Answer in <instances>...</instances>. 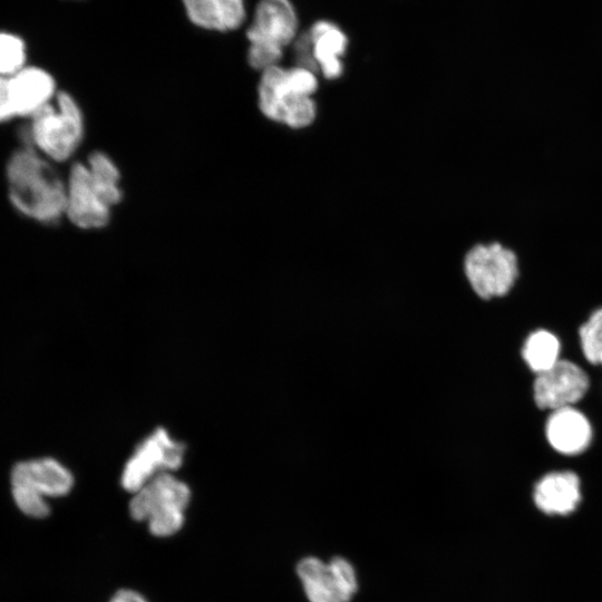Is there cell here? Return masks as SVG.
I'll list each match as a JSON object with an SVG mask.
<instances>
[{
    "label": "cell",
    "mask_w": 602,
    "mask_h": 602,
    "mask_svg": "<svg viewBox=\"0 0 602 602\" xmlns=\"http://www.w3.org/2000/svg\"><path fill=\"white\" fill-rule=\"evenodd\" d=\"M6 176L9 200L25 216L51 225L66 215V182L35 148L14 152L7 163Z\"/></svg>",
    "instance_id": "cell-1"
},
{
    "label": "cell",
    "mask_w": 602,
    "mask_h": 602,
    "mask_svg": "<svg viewBox=\"0 0 602 602\" xmlns=\"http://www.w3.org/2000/svg\"><path fill=\"white\" fill-rule=\"evenodd\" d=\"M317 89L315 71L300 66H273L261 71L256 89L258 107L266 119L292 129H302L317 117V105L312 98Z\"/></svg>",
    "instance_id": "cell-2"
},
{
    "label": "cell",
    "mask_w": 602,
    "mask_h": 602,
    "mask_svg": "<svg viewBox=\"0 0 602 602\" xmlns=\"http://www.w3.org/2000/svg\"><path fill=\"white\" fill-rule=\"evenodd\" d=\"M191 497L185 482L173 473H163L132 494L129 515L145 523L153 536L171 537L183 528Z\"/></svg>",
    "instance_id": "cell-3"
},
{
    "label": "cell",
    "mask_w": 602,
    "mask_h": 602,
    "mask_svg": "<svg viewBox=\"0 0 602 602\" xmlns=\"http://www.w3.org/2000/svg\"><path fill=\"white\" fill-rule=\"evenodd\" d=\"M299 18L290 0H259L246 29V61L258 71L280 65L284 48L298 37Z\"/></svg>",
    "instance_id": "cell-4"
},
{
    "label": "cell",
    "mask_w": 602,
    "mask_h": 602,
    "mask_svg": "<svg viewBox=\"0 0 602 602\" xmlns=\"http://www.w3.org/2000/svg\"><path fill=\"white\" fill-rule=\"evenodd\" d=\"M56 105L51 103L31 118L30 138L46 158L61 163L68 161L85 137V117L77 100L67 91H58Z\"/></svg>",
    "instance_id": "cell-5"
},
{
    "label": "cell",
    "mask_w": 602,
    "mask_h": 602,
    "mask_svg": "<svg viewBox=\"0 0 602 602\" xmlns=\"http://www.w3.org/2000/svg\"><path fill=\"white\" fill-rule=\"evenodd\" d=\"M72 486L70 470L54 458L20 462L12 468L13 499L19 509L30 517H46L50 508L45 497L65 496Z\"/></svg>",
    "instance_id": "cell-6"
},
{
    "label": "cell",
    "mask_w": 602,
    "mask_h": 602,
    "mask_svg": "<svg viewBox=\"0 0 602 602\" xmlns=\"http://www.w3.org/2000/svg\"><path fill=\"white\" fill-rule=\"evenodd\" d=\"M463 271L478 298H503L518 279V259L512 249L499 242L478 243L465 254Z\"/></svg>",
    "instance_id": "cell-7"
},
{
    "label": "cell",
    "mask_w": 602,
    "mask_h": 602,
    "mask_svg": "<svg viewBox=\"0 0 602 602\" xmlns=\"http://www.w3.org/2000/svg\"><path fill=\"white\" fill-rule=\"evenodd\" d=\"M184 445L166 429L157 428L144 438L127 459L122 475V487L133 494L163 473H174L184 460Z\"/></svg>",
    "instance_id": "cell-8"
},
{
    "label": "cell",
    "mask_w": 602,
    "mask_h": 602,
    "mask_svg": "<svg viewBox=\"0 0 602 602\" xmlns=\"http://www.w3.org/2000/svg\"><path fill=\"white\" fill-rule=\"evenodd\" d=\"M297 573L310 602H349L358 589L355 569L343 557H333L329 563L304 557Z\"/></svg>",
    "instance_id": "cell-9"
},
{
    "label": "cell",
    "mask_w": 602,
    "mask_h": 602,
    "mask_svg": "<svg viewBox=\"0 0 602 602\" xmlns=\"http://www.w3.org/2000/svg\"><path fill=\"white\" fill-rule=\"evenodd\" d=\"M66 217L78 229L96 231L109 225L113 207L96 191L85 162H76L66 179Z\"/></svg>",
    "instance_id": "cell-10"
},
{
    "label": "cell",
    "mask_w": 602,
    "mask_h": 602,
    "mask_svg": "<svg viewBox=\"0 0 602 602\" xmlns=\"http://www.w3.org/2000/svg\"><path fill=\"white\" fill-rule=\"evenodd\" d=\"M590 387L586 372L576 363L560 359L548 370L536 375L533 397L540 409L555 410L580 401Z\"/></svg>",
    "instance_id": "cell-11"
},
{
    "label": "cell",
    "mask_w": 602,
    "mask_h": 602,
    "mask_svg": "<svg viewBox=\"0 0 602 602\" xmlns=\"http://www.w3.org/2000/svg\"><path fill=\"white\" fill-rule=\"evenodd\" d=\"M545 436L554 450L575 456L591 445L593 428L583 412L570 406L551 411L545 423Z\"/></svg>",
    "instance_id": "cell-12"
},
{
    "label": "cell",
    "mask_w": 602,
    "mask_h": 602,
    "mask_svg": "<svg viewBox=\"0 0 602 602\" xmlns=\"http://www.w3.org/2000/svg\"><path fill=\"white\" fill-rule=\"evenodd\" d=\"M317 71L327 79H337L343 72L342 56L347 51L348 37L334 22L315 21L303 32Z\"/></svg>",
    "instance_id": "cell-13"
},
{
    "label": "cell",
    "mask_w": 602,
    "mask_h": 602,
    "mask_svg": "<svg viewBox=\"0 0 602 602\" xmlns=\"http://www.w3.org/2000/svg\"><path fill=\"white\" fill-rule=\"evenodd\" d=\"M581 499L580 478L571 470L547 473L533 489L535 506L546 515H567L576 509Z\"/></svg>",
    "instance_id": "cell-14"
},
{
    "label": "cell",
    "mask_w": 602,
    "mask_h": 602,
    "mask_svg": "<svg viewBox=\"0 0 602 602\" xmlns=\"http://www.w3.org/2000/svg\"><path fill=\"white\" fill-rule=\"evenodd\" d=\"M9 91L16 116H32L57 95L52 76L37 67H23L9 77Z\"/></svg>",
    "instance_id": "cell-15"
},
{
    "label": "cell",
    "mask_w": 602,
    "mask_h": 602,
    "mask_svg": "<svg viewBox=\"0 0 602 602\" xmlns=\"http://www.w3.org/2000/svg\"><path fill=\"white\" fill-rule=\"evenodd\" d=\"M185 14L197 28L229 32L243 26L245 0H182Z\"/></svg>",
    "instance_id": "cell-16"
},
{
    "label": "cell",
    "mask_w": 602,
    "mask_h": 602,
    "mask_svg": "<svg viewBox=\"0 0 602 602\" xmlns=\"http://www.w3.org/2000/svg\"><path fill=\"white\" fill-rule=\"evenodd\" d=\"M100 197L113 208L124 198L122 173L116 162L103 151H94L85 162Z\"/></svg>",
    "instance_id": "cell-17"
},
{
    "label": "cell",
    "mask_w": 602,
    "mask_h": 602,
    "mask_svg": "<svg viewBox=\"0 0 602 602\" xmlns=\"http://www.w3.org/2000/svg\"><path fill=\"white\" fill-rule=\"evenodd\" d=\"M561 342L546 329L531 332L522 347V358L536 375L552 368L560 360Z\"/></svg>",
    "instance_id": "cell-18"
},
{
    "label": "cell",
    "mask_w": 602,
    "mask_h": 602,
    "mask_svg": "<svg viewBox=\"0 0 602 602\" xmlns=\"http://www.w3.org/2000/svg\"><path fill=\"white\" fill-rule=\"evenodd\" d=\"M580 346L585 359L602 366V308L594 310L579 329Z\"/></svg>",
    "instance_id": "cell-19"
},
{
    "label": "cell",
    "mask_w": 602,
    "mask_h": 602,
    "mask_svg": "<svg viewBox=\"0 0 602 602\" xmlns=\"http://www.w3.org/2000/svg\"><path fill=\"white\" fill-rule=\"evenodd\" d=\"M25 61L23 41L14 35L0 32V75L11 77L23 68Z\"/></svg>",
    "instance_id": "cell-20"
},
{
    "label": "cell",
    "mask_w": 602,
    "mask_h": 602,
    "mask_svg": "<svg viewBox=\"0 0 602 602\" xmlns=\"http://www.w3.org/2000/svg\"><path fill=\"white\" fill-rule=\"evenodd\" d=\"M13 116L16 115L10 98L9 78L0 75V122H6Z\"/></svg>",
    "instance_id": "cell-21"
},
{
    "label": "cell",
    "mask_w": 602,
    "mask_h": 602,
    "mask_svg": "<svg viewBox=\"0 0 602 602\" xmlns=\"http://www.w3.org/2000/svg\"><path fill=\"white\" fill-rule=\"evenodd\" d=\"M108 602H149V601L140 592L133 589L123 588V589L117 590L111 595Z\"/></svg>",
    "instance_id": "cell-22"
}]
</instances>
